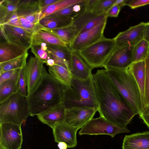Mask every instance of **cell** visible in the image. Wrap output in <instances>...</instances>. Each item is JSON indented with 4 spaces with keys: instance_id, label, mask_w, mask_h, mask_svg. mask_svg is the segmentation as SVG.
Here are the masks:
<instances>
[{
    "instance_id": "obj_1",
    "label": "cell",
    "mask_w": 149,
    "mask_h": 149,
    "mask_svg": "<svg viewBox=\"0 0 149 149\" xmlns=\"http://www.w3.org/2000/svg\"><path fill=\"white\" fill-rule=\"evenodd\" d=\"M93 80L100 116L122 127L136 115L117 91L105 69L99 70L93 75Z\"/></svg>"
},
{
    "instance_id": "obj_2",
    "label": "cell",
    "mask_w": 149,
    "mask_h": 149,
    "mask_svg": "<svg viewBox=\"0 0 149 149\" xmlns=\"http://www.w3.org/2000/svg\"><path fill=\"white\" fill-rule=\"evenodd\" d=\"M65 87L46 70L37 86L27 96L30 116H37L61 103Z\"/></svg>"
},
{
    "instance_id": "obj_3",
    "label": "cell",
    "mask_w": 149,
    "mask_h": 149,
    "mask_svg": "<svg viewBox=\"0 0 149 149\" xmlns=\"http://www.w3.org/2000/svg\"><path fill=\"white\" fill-rule=\"evenodd\" d=\"M114 86L136 115L143 108L140 91L127 68L105 70Z\"/></svg>"
},
{
    "instance_id": "obj_4",
    "label": "cell",
    "mask_w": 149,
    "mask_h": 149,
    "mask_svg": "<svg viewBox=\"0 0 149 149\" xmlns=\"http://www.w3.org/2000/svg\"><path fill=\"white\" fill-rule=\"evenodd\" d=\"M92 77L84 80L72 77L70 85L65 86L62 103L65 109L80 107L98 109Z\"/></svg>"
},
{
    "instance_id": "obj_5",
    "label": "cell",
    "mask_w": 149,
    "mask_h": 149,
    "mask_svg": "<svg viewBox=\"0 0 149 149\" xmlns=\"http://www.w3.org/2000/svg\"><path fill=\"white\" fill-rule=\"evenodd\" d=\"M29 116L27 96L18 92L0 103V123L11 122L21 126Z\"/></svg>"
},
{
    "instance_id": "obj_6",
    "label": "cell",
    "mask_w": 149,
    "mask_h": 149,
    "mask_svg": "<svg viewBox=\"0 0 149 149\" xmlns=\"http://www.w3.org/2000/svg\"><path fill=\"white\" fill-rule=\"evenodd\" d=\"M116 47L114 38L104 37L79 52L92 69L103 67Z\"/></svg>"
},
{
    "instance_id": "obj_7",
    "label": "cell",
    "mask_w": 149,
    "mask_h": 149,
    "mask_svg": "<svg viewBox=\"0 0 149 149\" xmlns=\"http://www.w3.org/2000/svg\"><path fill=\"white\" fill-rule=\"evenodd\" d=\"M130 132L126 127L113 124L100 116L91 119L81 128L79 134L80 135L105 134L113 138L118 134Z\"/></svg>"
},
{
    "instance_id": "obj_8",
    "label": "cell",
    "mask_w": 149,
    "mask_h": 149,
    "mask_svg": "<svg viewBox=\"0 0 149 149\" xmlns=\"http://www.w3.org/2000/svg\"><path fill=\"white\" fill-rule=\"evenodd\" d=\"M0 124V142L2 149L21 148L23 141L21 126L11 122Z\"/></svg>"
},
{
    "instance_id": "obj_9",
    "label": "cell",
    "mask_w": 149,
    "mask_h": 149,
    "mask_svg": "<svg viewBox=\"0 0 149 149\" xmlns=\"http://www.w3.org/2000/svg\"><path fill=\"white\" fill-rule=\"evenodd\" d=\"M107 19L92 28L78 34L68 46L72 51L79 52L104 37Z\"/></svg>"
},
{
    "instance_id": "obj_10",
    "label": "cell",
    "mask_w": 149,
    "mask_h": 149,
    "mask_svg": "<svg viewBox=\"0 0 149 149\" xmlns=\"http://www.w3.org/2000/svg\"><path fill=\"white\" fill-rule=\"evenodd\" d=\"M98 109L86 107L65 109L64 122L79 130L93 118Z\"/></svg>"
},
{
    "instance_id": "obj_11",
    "label": "cell",
    "mask_w": 149,
    "mask_h": 149,
    "mask_svg": "<svg viewBox=\"0 0 149 149\" xmlns=\"http://www.w3.org/2000/svg\"><path fill=\"white\" fill-rule=\"evenodd\" d=\"M46 70L43 64L36 58L31 56L23 68L27 85V96L29 95L37 86Z\"/></svg>"
},
{
    "instance_id": "obj_12",
    "label": "cell",
    "mask_w": 149,
    "mask_h": 149,
    "mask_svg": "<svg viewBox=\"0 0 149 149\" xmlns=\"http://www.w3.org/2000/svg\"><path fill=\"white\" fill-rule=\"evenodd\" d=\"M133 47L116 46L104 65V69L127 68L132 63V56Z\"/></svg>"
},
{
    "instance_id": "obj_13",
    "label": "cell",
    "mask_w": 149,
    "mask_h": 149,
    "mask_svg": "<svg viewBox=\"0 0 149 149\" xmlns=\"http://www.w3.org/2000/svg\"><path fill=\"white\" fill-rule=\"evenodd\" d=\"M146 23L141 22L130 27L126 30L119 33L114 38L116 46L134 47L143 39V33Z\"/></svg>"
},
{
    "instance_id": "obj_14",
    "label": "cell",
    "mask_w": 149,
    "mask_h": 149,
    "mask_svg": "<svg viewBox=\"0 0 149 149\" xmlns=\"http://www.w3.org/2000/svg\"><path fill=\"white\" fill-rule=\"evenodd\" d=\"M107 17L106 13L97 15L85 10L74 17L72 25L79 34L92 28Z\"/></svg>"
},
{
    "instance_id": "obj_15",
    "label": "cell",
    "mask_w": 149,
    "mask_h": 149,
    "mask_svg": "<svg viewBox=\"0 0 149 149\" xmlns=\"http://www.w3.org/2000/svg\"><path fill=\"white\" fill-rule=\"evenodd\" d=\"M69 68L72 77L84 80L93 77L91 72L92 69L78 52L72 50Z\"/></svg>"
},
{
    "instance_id": "obj_16",
    "label": "cell",
    "mask_w": 149,
    "mask_h": 149,
    "mask_svg": "<svg viewBox=\"0 0 149 149\" xmlns=\"http://www.w3.org/2000/svg\"><path fill=\"white\" fill-rule=\"evenodd\" d=\"M52 130L56 142H64L67 144L68 148H73L76 146L78 129L64 122L57 125Z\"/></svg>"
},
{
    "instance_id": "obj_17",
    "label": "cell",
    "mask_w": 149,
    "mask_h": 149,
    "mask_svg": "<svg viewBox=\"0 0 149 149\" xmlns=\"http://www.w3.org/2000/svg\"><path fill=\"white\" fill-rule=\"evenodd\" d=\"M9 41L23 46L28 49L31 47L33 35L23 29L9 25L3 24Z\"/></svg>"
},
{
    "instance_id": "obj_18",
    "label": "cell",
    "mask_w": 149,
    "mask_h": 149,
    "mask_svg": "<svg viewBox=\"0 0 149 149\" xmlns=\"http://www.w3.org/2000/svg\"><path fill=\"white\" fill-rule=\"evenodd\" d=\"M19 17H22L33 24L39 23L41 12L38 5V0H20L17 9Z\"/></svg>"
},
{
    "instance_id": "obj_19",
    "label": "cell",
    "mask_w": 149,
    "mask_h": 149,
    "mask_svg": "<svg viewBox=\"0 0 149 149\" xmlns=\"http://www.w3.org/2000/svg\"><path fill=\"white\" fill-rule=\"evenodd\" d=\"M65 109L62 103L37 116L42 123L53 129L56 125L64 122Z\"/></svg>"
},
{
    "instance_id": "obj_20",
    "label": "cell",
    "mask_w": 149,
    "mask_h": 149,
    "mask_svg": "<svg viewBox=\"0 0 149 149\" xmlns=\"http://www.w3.org/2000/svg\"><path fill=\"white\" fill-rule=\"evenodd\" d=\"M123 149H149V131L126 135L123 139Z\"/></svg>"
},
{
    "instance_id": "obj_21",
    "label": "cell",
    "mask_w": 149,
    "mask_h": 149,
    "mask_svg": "<svg viewBox=\"0 0 149 149\" xmlns=\"http://www.w3.org/2000/svg\"><path fill=\"white\" fill-rule=\"evenodd\" d=\"M28 49L13 42L6 41L0 44V63L21 56L28 52Z\"/></svg>"
},
{
    "instance_id": "obj_22",
    "label": "cell",
    "mask_w": 149,
    "mask_h": 149,
    "mask_svg": "<svg viewBox=\"0 0 149 149\" xmlns=\"http://www.w3.org/2000/svg\"><path fill=\"white\" fill-rule=\"evenodd\" d=\"M127 69L133 75L139 87L143 108L146 76L145 61L133 63L127 67Z\"/></svg>"
},
{
    "instance_id": "obj_23",
    "label": "cell",
    "mask_w": 149,
    "mask_h": 149,
    "mask_svg": "<svg viewBox=\"0 0 149 149\" xmlns=\"http://www.w3.org/2000/svg\"><path fill=\"white\" fill-rule=\"evenodd\" d=\"M74 17L69 16H49L41 19L39 23L44 28L56 29L71 25Z\"/></svg>"
},
{
    "instance_id": "obj_24",
    "label": "cell",
    "mask_w": 149,
    "mask_h": 149,
    "mask_svg": "<svg viewBox=\"0 0 149 149\" xmlns=\"http://www.w3.org/2000/svg\"><path fill=\"white\" fill-rule=\"evenodd\" d=\"M49 71L52 77L64 85H70L72 77L68 67L55 64L49 67Z\"/></svg>"
},
{
    "instance_id": "obj_25",
    "label": "cell",
    "mask_w": 149,
    "mask_h": 149,
    "mask_svg": "<svg viewBox=\"0 0 149 149\" xmlns=\"http://www.w3.org/2000/svg\"><path fill=\"white\" fill-rule=\"evenodd\" d=\"M42 30L49 32L56 36L68 46L78 35V33L72 24L68 26L56 29L44 28Z\"/></svg>"
},
{
    "instance_id": "obj_26",
    "label": "cell",
    "mask_w": 149,
    "mask_h": 149,
    "mask_svg": "<svg viewBox=\"0 0 149 149\" xmlns=\"http://www.w3.org/2000/svg\"><path fill=\"white\" fill-rule=\"evenodd\" d=\"M33 39L41 42L60 47L68 46L60 39L53 34L43 30H40L33 35Z\"/></svg>"
},
{
    "instance_id": "obj_27",
    "label": "cell",
    "mask_w": 149,
    "mask_h": 149,
    "mask_svg": "<svg viewBox=\"0 0 149 149\" xmlns=\"http://www.w3.org/2000/svg\"><path fill=\"white\" fill-rule=\"evenodd\" d=\"M82 0H59L46 7L42 11L40 19L59 11L70 6L81 2Z\"/></svg>"
},
{
    "instance_id": "obj_28",
    "label": "cell",
    "mask_w": 149,
    "mask_h": 149,
    "mask_svg": "<svg viewBox=\"0 0 149 149\" xmlns=\"http://www.w3.org/2000/svg\"><path fill=\"white\" fill-rule=\"evenodd\" d=\"M18 79H9L0 84V103L18 92Z\"/></svg>"
},
{
    "instance_id": "obj_29",
    "label": "cell",
    "mask_w": 149,
    "mask_h": 149,
    "mask_svg": "<svg viewBox=\"0 0 149 149\" xmlns=\"http://www.w3.org/2000/svg\"><path fill=\"white\" fill-rule=\"evenodd\" d=\"M149 55V42L143 39L133 47L132 53V63L144 61Z\"/></svg>"
},
{
    "instance_id": "obj_30",
    "label": "cell",
    "mask_w": 149,
    "mask_h": 149,
    "mask_svg": "<svg viewBox=\"0 0 149 149\" xmlns=\"http://www.w3.org/2000/svg\"><path fill=\"white\" fill-rule=\"evenodd\" d=\"M28 55L27 52L17 58L0 63V74L8 71L23 68L26 63Z\"/></svg>"
},
{
    "instance_id": "obj_31",
    "label": "cell",
    "mask_w": 149,
    "mask_h": 149,
    "mask_svg": "<svg viewBox=\"0 0 149 149\" xmlns=\"http://www.w3.org/2000/svg\"><path fill=\"white\" fill-rule=\"evenodd\" d=\"M20 0H2L0 2V25L4 23L6 17L17 10Z\"/></svg>"
},
{
    "instance_id": "obj_32",
    "label": "cell",
    "mask_w": 149,
    "mask_h": 149,
    "mask_svg": "<svg viewBox=\"0 0 149 149\" xmlns=\"http://www.w3.org/2000/svg\"><path fill=\"white\" fill-rule=\"evenodd\" d=\"M47 51L54 54L62 60L69 67L72 50L68 46L60 47L47 44Z\"/></svg>"
},
{
    "instance_id": "obj_33",
    "label": "cell",
    "mask_w": 149,
    "mask_h": 149,
    "mask_svg": "<svg viewBox=\"0 0 149 149\" xmlns=\"http://www.w3.org/2000/svg\"><path fill=\"white\" fill-rule=\"evenodd\" d=\"M85 9V0H82L79 3L70 6L49 16H69L74 17Z\"/></svg>"
},
{
    "instance_id": "obj_34",
    "label": "cell",
    "mask_w": 149,
    "mask_h": 149,
    "mask_svg": "<svg viewBox=\"0 0 149 149\" xmlns=\"http://www.w3.org/2000/svg\"><path fill=\"white\" fill-rule=\"evenodd\" d=\"M116 0H98L91 12L100 15L106 13L113 5Z\"/></svg>"
},
{
    "instance_id": "obj_35",
    "label": "cell",
    "mask_w": 149,
    "mask_h": 149,
    "mask_svg": "<svg viewBox=\"0 0 149 149\" xmlns=\"http://www.w3.org/2000/svg\"><path fill=\"white\" fill-rule=\"evenodd\" d=\"M19 18L22 28L32 35L44 28L39 23L33 24L29 22L23 17H19Z\"/></svg>"
},
{
    "instance_id": "obj_36",
    "label": "cell",
    "mask_w": 149,
    "mask_h": 149,
    "mask_svg": "<svg viewBox=\"0 0 149 149\" xmlns=\"http://www.w3.org/2000/svg\"><path fill=\"white\" fill-rule=\"evenodd\" d=\"M31 48L35 57L43 64H46L48 60L51 58L47 51L42 49L39 45H32Z\"/></svg>"
},
{
    "instance_id": "obj_37",
    "label": "cell",
    "mask_w": 149,
    "mask_h": 149,
    "mask_svg": "<svg viewBox=\"0 0 149 149\" xmlns=\"http://www.w3.org/2000/svg\"><path fill=\"white\" fill-rule=\"evenodd\" d=\"M145 61L146 76L143 108L149 106V55L145 60Z\"/></svg>"
},
{
    "instance_id": "obj_38",
    "label": "cell",
    "mask_w": 149,
    "mask_h": 149,
    "mask_svg": "<svg viewBox=\"0 0 149 149\" xmlns=\"http://www.w3.org/2000/svg\"><path fill=\"white\" fill-rule=\"evenodd\" d=\"M18 92L23 96H27V85L24 77L23 68L21 69L19 74Z\"/></svg>"
},
{
    "instance_id": "obj_39",
    "label": "cell",
    "mask_w": 149,
    "mask_h": 149,
    "mask_svg": "<svg viewBox=\"0 0 149 149\" xmlns=\"http://www.w3.org/2000/svg\"><path fill=\"white\" fill-rule=\"evenodd\" d=\"M3 24L9 25L22 28L17 15V10H15L6 17Z\"/></svg>"
},
{
    "instance_id": "obj_40",
    "label": "cell",
    "mask_w": 149,
    "mask_h": 149,
    "mask_svg": "<svg viewBox=\"0 0 149 149\" xmlns=\"http://www.w3.org/2000/svg\"><path fill=\"white\" fill-rule=\"evenodd\" d=\"M21 69L8 71L0 74V84L7 80L18 77Z\"/></svg>"
},
{
    "instance_id": "obj_41",
    "label": "cell",
    "mask_w": 149,
    "mask_h": 149,
    "mask_svg": "<svg viewBox=\"0 0 149 149\" xmlns=\"http://www.w3.org/2000/svg\"><path fill=\"white\" fill-rule=\"evenodd\" d=\"M125 0H124L121 3L118 4L113 5L106 12L107 17H117L120 11L125 5Z\"/></svg>"
},
{
    "instance_id": "obj_42",
    "label": "cell",
    "mask_w": 149,
    "mask_h": 149,
    "mask_svg": "<svg viewBox=\"0 0 149 149\" xmlns=\"http://www.w3.org/2000/svg\"><path fill=\"white\" fill-rule=\"evenodd\" d=\"M125 4L134 9L149 4V0H125Z\"/></svg>"
},
{
    "instance_id": "obj_43",
    "label": "cell",
    "mask_w": 149,
    "mask_h": 149,
    "mask_svg": "<svg viewBox=\"0 0 149 149\" xmlns=\"http://www.w3.org/2000/svg\"><path fill=\"white\" fill-rule=\"evenodd\" d=\"M139 115L140 118L149 128V106L144 108Z\"/></svg>"
},
{
    "instance_id": "obj_44",
    "label": "cell",
    "mask_w": 149,
    "mask_h": 149,
    "mask_svg": "<svg viewBox=\"0 0 149 149\" xmlns=\"http://www.w3.org/2000/svg\"><path fill=\"white\" fill-rule=\"evenodd\" d=\"M59 0H38V5L40 11L48 6L53 4Z\"/></svg>"
},
{
    "instance_id": "obj_45",
    "label": "cell",
    "mask_w": 149,
    "mask_h": 149,
    "mask_svg": "<svg viewBox=\"0 0 149 149\" xmlns=\"http://www.w3.org/2000/svg\"><path fill=\"white\" fill-rule=\"evenodd\" d=\"M98 0H85V10H92Z\"/></svg>"
},
{
    "instance_id": "obj_46",
    "label": "cell",
    "mask_w": 149,
    "mask_h": 149,
    "mask_svg": "<svg viewBox=\"0 0 149 149\" xmlns=\"http://www.w3.org/2000/svg\"><path fill=\"white\" fill-rule=\"evenodd\" d=\"M143 39L149 42V22L146 23L143 33Z\"/></svg>"
},
{
    "instance_id": "obj_47",
    "label": "cell",
    "mask_w": 149,
    "mask_h": 149,
    "mask_svg": "<svg viewBox=\"0 0 149 149\" xmlns=\"http://www.w3.org/2000/svg\"><path fill=\"white\" fill-rule=\"evenodd\" d=\"M0 26L1 36H2L6 41H9L7 36L3 25H0Z\"/></svg>"
},
{
    "instance_id": "obj_48",
    "label": "cell",
    "mask_w": 149,
    "mask_h": 149,
    "mask_svg": "<svg viewBox=\"0 0 149 149\" xmlns=\"http://www.w3.org/2000/svg\"><path fill=\"white\" fill-rule=\"evenodd\" d=\"M57 146L59 149H67L68 148L67 144L63 142L58 143Z\"/></svg>"
},
{
    "instance_id": "obj_49",
    "label": "cell",
    "mask_w": 149,
    "mask_h": 149,
    "mask_svg": "<svg viewBox=\"0 0 149 149\" xmlns=\"http://www.w3.org/2000/svg\"><path fill=\"white\" fill-rule=\"evenodd\" d=\"M46 64L49 67H51L55 65V63L53 59L50 58L48 60Z\"/></svg>"
}]
</instances>
